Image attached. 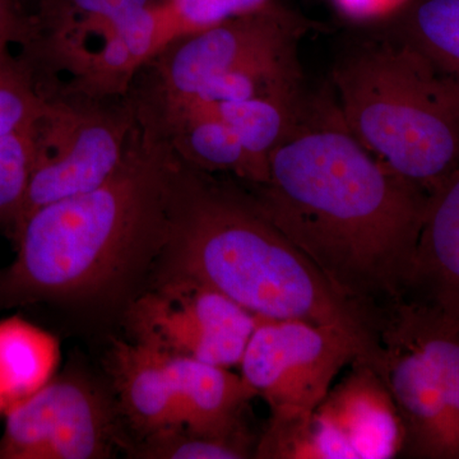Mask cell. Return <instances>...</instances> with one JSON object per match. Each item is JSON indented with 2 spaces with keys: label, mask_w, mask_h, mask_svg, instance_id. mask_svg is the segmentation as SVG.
<instances>
[{
  "label": "cell",
  "mask_w": 459,
  "mask_h": 459,
  "mask_svg": "<svg viewBox=\"0 0 459 459\" xmlns=\"http://www.w3.org/2000/svg\"><path fill=\"white\" fill-rule=\"evenodd\" d=\"M246 186L374 331L403 300L429 195L362 146L334 99H309L267 180Z\"/></svg>",
  "instance_id": "1"
},
{
  "label": "cell",
  "mask_w": 459,
  "mask_h": 459,
  "mask_svg": "<svg viewBox=\"0 0 459 459\" xmlns=\"http://www.w3.org/2000/svg\"><path fill=\"white\" fill-rule=\"evenodd\" d=\"M170 277L211 287L247 312L342 329L367 364L380 349L376 331L332 289L277 229L243 181L184 164L177 156L164 246Z\"/></svg>",
  "instance_id": "2"
},
{
  "label": "cell",
  "mask_w": 459,
  "mask_h": 459,
  "mask_svg": "<svg viewBox=\"0 0 459 459\" xmlns=\"http://www.w3.org/2000/svg\"><path fill=\"white\" fill-rule=\"evenodd\" d=\"M175 168L169 142L138 128L110 179L26 217L16 258L0 272V303L99 294L135 258L161 250Z\"/></svg>",
  "instance_id": "3"
},
{
  "label": "cell",
  "mask_w": 459,
  "mask_h": 459,
  "mask_svg": "<svg viewBox=\"0 0 459 459\" xmlns=\"http://www.w3.org/2000/svg\"><path fill=\"white\" fill-rule=\"evenodd\" d=\"M333 68L336 105L362 146L430 195L459 168V81L382 26Z\"/></svg>",
  "instance_id": "4"
},
{
  "label": "cell",
  "mask_w": 459,
  "mask_h": 459,
  "mask_svg": "<svg viewBox=\"0 0 459 459\" xmlns=\"http://www.w3.org/2000/svg\"><path fill=\"white\" fill-rule=\"evenodd\" d=\"M312 29L282 0H268L255 11L174 39L138 72L126 93L138 126H152L213 78L299 56Z\"/></svg>",
  "instance_id": "5"
},
{
  "label": "cell",
  "mask_w": 459,
  "mask_h": 459,
  "mask_svg": "<svg viewBox=\"0 0 459 459\" xmlns=\"http://www.w3.org/2000/svg\"><path fill=\"white\" fill-rule=\"evenodd\" d=\"M138 128L126 96L47 98L32 124L35 164L23 221L42 205L91 192L110 179Z\"/></svg>",
  "instance_id": "6"
},
{
  "label": "cell",
  "mask_w": 459,
  "mask_h": 459,
  "mask_svg": "<svg viewBox=\"0 0 459 459\" xmlns=\"http://www.w3.org/2000/svg\"><path fill=\"white\" fill-rule=\"evenodd\" d=\"M177 36L170 4L159 0L115 20L38 39L29 57L49 86L47 96L123 98L138 72Z\"/></svg>",
  "instance_id": "7"
},
{
  "label": "cell",
  "mask_w": 459,
  "mask_h": 459,
  "mask_svg": "<svg viewBox=\"0 0 459 459\" xmlns=\"http://www.w3.org/2000/svg\"><path fill=\"white\" fill-rule=\"evenodd\" d=\"M356 360H365L364 349L342 329L258 316L238 367L267 402L270 424L287 425L309 419L338 374Z\"/></svg>",
  "instance_id": "8"
},
{
  "label": "cell",
  "mask_w": 459,
  "mask_h": 459,
  "mask_svg": "<svg viewBox=\"0 0 459 459\" xmlns=\"http://www.w3.org/2000/svg\"><path fill=\"white\" fill-rule=\"evenodd\" d=\"M256 322L258 316L221 292L177 277L142 296L131 310L137 340L223 368L240 365Z\"/></svg>",
  "instance_id": "9"
},
{
  "label": "cell",
  "mask_w": 459,
  "mask_h": 459,
  "mask_svg": "<svg viewBox=\"0 0 459 459\" xmlns=\"http://www.w3.org/2000/svg\"><path fill=\"white\" fill-rule=\"evenodd\" d=\"M4 415L0 459H100L110 453L104 402L75 377H53L9 404Z\"/></svg>",
  "instance_id": "10"
},
{
  "label": "cell",
  "mask_w": 459,
  "mask_h": 459,
  "mask_svg": "<svg viewBox=\"0 0 459 459\" xmlns=\"http://www.w3.org/2000/svg\"><path fill=\"white\" fill-rule=\"evenodd\" d=\"M403 446V422L388 386L356 360L301 427L298 451L300 459H392Z\"/></svg>",
  "instance_id": "11"
},
{
  "label": "cell",
  "mask_w": 459,
  "mask_h": 459,
  "mask_svg": "<svg viewBox=\"0 0 459 459\" xmlns=\"http://www.w3.org/2000/svg\"><path fill=\"white\" fill-rule=\"evenodd\" d=\"M403 300L459 325V168L429 195Z\"/></svg>",
  "instance_id": "12"
},
{
  "label": "cell",
  "mask_w": 459,
  "mask_h": 459,
  "mask_svg": "<svg viewBox=\"0 0 459 459\" xmlns=\"http://www.w3.org/2000/svg\"><path fill=\"white\" fill-rule=\"evenodd\" d=\"M164 353L180 428L207 437H247L241 413L255 394L241 374L188 356Z\"/></svg>",
  "instance_id": "13"
},
{
  "label": "cell",
  "mask_w": 459,
  "mask_h": 459,
  "mask_svg": "<svg viewBox=\"0 0 459 459\" xmlns=\"http://www.w3.org/2000/svg\"><path fill=\"white\" fill-rule=\"evenodd\" d=\"M115 386L129 420L144 433L180 428L174 385L165 353L135 340L117 342L111 355Z\"/></svg>",
  "instance_id": "14"
},
{
  "label": "cell",
  "mask_w": 459,
  "mask_h": 459,
  "mask_svg": "<svg viewBox=\"0 0 459 459\" xmlns=\"http://www.w3.org/2000/svg\"><path fill=\"white\" fill-rule=\"evenodd\" d=\"M184 164L210 172L229 175L246 184L265 181L253 157L237 133L220 117L207 113L184 115L161 134Z\"/></svg>",
  "instance_id": "15"
},
{
  "label": "cell",
  "mask_w": 459,
  "mask_h": 459,
  "mask_svg": "<svg viewBox=\"0 0 459 459\" xmlns=\"http://www.w3.org/2000/svg\"><path fill=\"white\" fill-rule=\"evenodd\" d=\"M427 356L459 459V325L443 314L410 300L389 309Z\"/></svg>",
  "instance_id": "16"
},
{
  "label": "cell",
  "mask_w": 459,
  "mask_h": 459,
  "mask_svg": "<svg viewBox=\"0 0 459 459\" xmlns=\"http://www.w3.org/2000/svg\"><path fill=\"white\" fill-rule=\"evenodd\" d=\"M53 334L21 316L0 320V389L9 404L47 385L59 367Z\"/></svg>",
  "instance_id": "17"
},
{
  "label": "cell",
  "mask_w": 459,
  "mask_h": 459,
  "mask_svg": "<svg viewBox=\"0 0 459 459\" xmlns=\"http://www.w3.org/2000/svg\"><path fill=\"white\" fill-rule=\"evenodd\" d=\"M307 102V96L301 100L253 99L247 101L220 102L210 107L184 111L166 124L157 135L161 137L162 133L184 115L212 114L237 133L238 140L264 172L267 180L271 153L294 129Z\"/></svg>",
  "instance_id": "18"
},
{
  "label": "cell",
  "mask_w": 459,
  "mask_h": 459,
  "mask_svg": "<svg viewBox=\"0 0 459 459\" xmlns=\"http://www.w3.org/2000/svg\"><path fill=\"white\" fill-rule=\"evenodd\" d=\"M380 26L459 81V0H410Z\"/></svg>",
  "instance_id": "19"
},
{
  "label": "cell",
  "mask_w": 459,
  "mask_h": 459,
  "mask_svg": "<svg viewBox=\"0 0 459 459\" xmlns=\"http://www.w3.org/2000/svg\"><path fill=\"white\" fill-rule=\"evenodd\" d=\"M32 124L0 137V230L13 243L25 216L35 164Z\"/></svg>",
  "instance_id": "20"
},
{
  "label": "cell",
  "mask_w": 459,
  "mask_h": 459,
  "mask_svg": "<svg viewBox=\"0 0 459 459\" xmlns=\"http://www.w3.org/2000/svg\"><path fill=\"white\" fill-rule=\"evenodd\" d=\"M156 2L159 0H38L27 18L23 42L89 23L115 20Z\"/></svg>",
  "instance_id": "21"
},
{
  "label": "cell",
  "mask_w": 459,
  "mask_h": 459,
  "mask_svg": "<svg viewBox=\"0 0 459 459\" xmlns=\"http://www.w3.org/2000/svg\"><path fill=\"white\" fill-rule=\"evenodd\" d=\"M13 42L0 41V137L27 128L45 107L44 93Z\"/></svg>",
  "instance_id": "22"
},
{
  "label": "cell",
  "mask_w": 459,
  "mask_h": 459,
  "mask_svg": "<svg viewBox=\"0 0 459 459\" xmlns=\"http://www.w3.org/2000/svg\"><path fill=\"white\" fill-rule=\"evenodd\" d=\"M247 437H207L184 428L148 435L141 457L157 459H244L253 457Z\"/></svg>",
  "instance_id": "23"
},
{
  "label": "cell",
  "mask_w": 459,
  "mask_h": 459,
  "mask_svg": "<svg viewBox=\"0 0 459 459\" xmlns=\"http://www.w3.org/2000/svg\"><path fill=\"white\" fill-rule=\"evenodd\" d=\"M174 14L177 38L207 29L262 7L268 0H168Z\"/></svg>",
  "instance_id": "24"
},
{
  "label": "cell",
  "mask_w": 459,
  "mask_h": 459,
  "mask_svg": "<svg viewBox=\"0 0 459 459\" xmlns=\"http://www.w3.org/2000/svg\"><path fill=\"white\" fill-rule=\"evenodd\" d=\"M410 0H329L338 14L358 26L377 27L388 22Z\"/></svg>",
  "instance_id": "25"
},
{
  "label": "cell",
  "mask_w": 459,
  "mask_h": 459,
  "mask_svg": "<svg viewBox=\"0 0 459 459\" xmlns=\"http://www.w3.org/2000/svg\"><path fill=\"white\" fill-rule=\"evenodd\" d=\"M27 18L17 0H0V41L22 44L26 38Z\"/></svg>",
  "instance_id": "26"
},
{
  "label": "cell",
  "mask_w": 459,
  "mask_h": 459,
  "mask_svg": "<svg viewBox=\"0 0 459 459\" xmlns=\"http://www.w3.org/2000/svg\"><path fill=\"white\" fill-rule=\"evenodd\" d=\"M8 402L5 400L4 394H3L2 389H0V413H4L7 410Z\"/></svg>",
  "instance_id": "27"
},
{
  "label": "cell",
  "mask_w": 459,
  "mask_h": 459,
  "mask_svg": "<svg viewBox=\"0 0 459 459\" xmlns=\"http://www.w3.org/2000/svg\"><path fill=\"white\" fill-rule=\"evenodd\" d=\"M17 2H18V4L21 5V8L23 9V12H25V13L27 14V11H26L27 3H30V4L32 5V9H33V7H35L36 2H38V0H17Z\"/></svg>",
  "instance_id": "28"
}]
</instances>
